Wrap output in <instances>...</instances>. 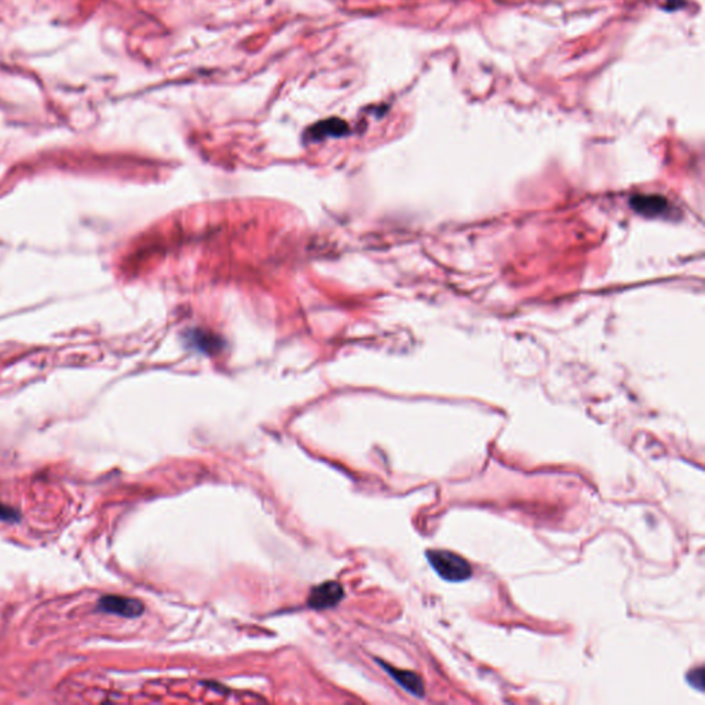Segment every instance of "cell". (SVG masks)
Wrapping results in <instances>:
<instances>
[{
    "mask_svg": "<svg viewBox=\"0 0 705 705\" xmlns=\"http://www.w3.org/2000/svg\"><path fill=\"white\" fill-rule=\"evenodd\" d=\"M689 684L700 691H704V669L702 668H697V669H693L687 673L686 676Z\"/></svg>",
    "mask_w": 705,
    "mask_h": 705,
    "instance_id": "52a82bcc",
    "label": "cell"
},
{
    "mask_svg": "<svg viewBox=\"0 0 705 705\" xmlns=\"http://www.w3.org/2000/svg\"><path fill=\"white\" fill-rule=\"evenodd\" d=\"M344 597L343 587L336 582H325L314 588H311L307 605L311 609L322 610V609H331L335 608Z\"/></svg>",
    "mask_w": 705,
    "mask_h": 705,
    "instance_id": "3957f363",
    "label": "cell"
},
{
    "mask_svg": "<svg viewBox=\"0 0 705 705\" xmlns=\"http://www.w3.org/2000/svg\"><path fill=\"white\" fill-rule=\"evenodd\" d=\"M379 665H382L385 668V671L404 689L407 690L408 693H411L412 695L415 697H419V698H423L425 697V686H423V682H422V678L419 675H416L415 672H411V671H404V669H397L389 664H385L383 661L378 660Z\"/></svg>",
    "mask_w": 705,
    "mask_h": 705,
    "instance_id": "277c9868",
    "label": "cell"
},
{
    "mask_svg": "<svg viewBox=\"0 0 705 705\" xmlns=\"http://www.w3.org/2000/svg\"><path fill=\"white\" fill-rule=\"evenodd\" d=\"M426 558L437 575L451 583H460L471 579V565L460 555L446 550H429Z\"/></svg>",
    "mask_w": 705,
    "mask_h": 705,
    "instance_id": "6da1fadb",
    "label": "cell"
},
{
    "mask_svg": "<svg viewBox=\"0 0 705 705\" xmlns=\"http://www.w3.org/2000/svg\"><path fill=\"white\" fill-rule=\"evenodd\" d=\"M631 206L635 211L647 217L662 214L668 207L667 202L660 196H635L631 200Z\"/></svg>",
    "mask_w": 705,
    "mask_h": 705,
    "instance_id": "5b68a950",
    "label": "cell"
},
{
    "mask_svg": "<svg viewBox=\"0 0 705 705\" xmlns=\"http://www.w3.org/2000/svg\"><path fill=\"white\" fill-rule=\"evenodd\" d=\"M0 521L3 522H17L20 521V514L14 508L0 503Z\"/></svg>",
    "mask_w": 705,
    "mask_h": 705,
    "instance_id": "ba28073f",
    "label": "cell"
},
{
    "mask_svg": "<svg viewBox=\"0 0 705 705\" xmlns=\"http://www.w3.org/2000/svg\"><path fill=\"white\" fill-rule=\"evenodd\" d=\"M98 610L109 614H117L126 619H136L145 612V606L135 598L121 595H104L98 601Z\"/></svg>",
    "mask_w": 705,
    "mask_h": 705,
    "instance_id": "7a4b0ae2",
    "label": "cell"
},
{
    "mask_svg": "<svg viewBox=\"0 0 705 705\" xmlns=\"http://www.w3.org/2000/svg\"><path fill=\"white\" fill-rule=\"evenodd\" d=\"M348 130L347 124L340 120V119H328V120H324L315 126L311 127L310 130V135L315 139H320V138H324V136H328V135H333V136H337V135H342V134H346V131Z\"/></svg>",
    "mask_w": 705,
    "mask_h": 705,
    "instance_id": "8992f818",
    "label": "cell"
}]
</instances>
